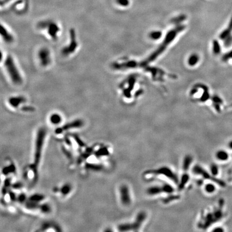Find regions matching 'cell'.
<instances>
[{"mask_svg":"<svg viewBox=\"0 0 232 232\" xmlns=\"http://www.w3.org/2000/svg\"><path fill=\"white\" fill-rule=\"evenodd\" d=\"M224 205V201L221 199L219 201V207L215 208L212 211L201 213V217L198 221L197 226L201 229H206L213 223L220 220L223 216L222 208Z\"/></svg>","mask_w":232,"mask_h":232,"instance_id":"1","label":"cell"},{"mask_svg":"<svg viewBox=\"0 0 232 232\" xmlns=\"http://www.w3.org/2000/svg\"><path fill=\"white\" fill-rule=\"evenodd\" d=\"M143 176L146 179L149 180L157 177L166 178L177 185L180 182L177 175L168 167H161L158 169L148 170L143 173Z\"/></svg>","mask_w":232,"mask_h":232,"instance_id":"2","label":"cell"},{"mask_svg":"<svg viewBox=\"0 0 232 232\" xmlns=\"http://www.w3.org/2000/svg\"><path fill=\"white\" fill-rule=\"evenodd\" d=\"M4 66L9 77L15 85L19 86L23 83V77L17 67L14 57L8 55L4 61Z\"/></svg>","mask_w":232,"mask_h":232,"instance_id":"3","label":"cell"},{"mask_svg":"<svg viewBox=\"0 0 232 232\" xmlns=\"http://www.w3.org/2000/svg\"><path fill=\"white\" fill-rule=\"evenodd\" d=\"M147 218L146 212L141 211L137 213L134 221L130 223L121 224L118 226V229L121 232H137L141 229Z\"/></svg>","mask_w":232,"mask_h":232,"instance_id":"4","label":"cell"},{"mask_svg":"<svg viewBox=\"0 0 232 232\" xmlns=\"http://www.w3.org/2000/svg\"><path fill=\"white\" fill-rule=\"evenodd\" d=\"M37 27L39 30L45 31L51 39L57 40L60 32V28L56 22L47 20L40 21L38 23Z\"/></svg>","mask_w":232,"mask_h":232,"instance_id":"5","label":"cell"},{"mask_svg":"<svg viewBox=\"0 0 232 232\" xmlns=\"http://www.w3.org/2000/svg\"><path fill=\"white\" fill-rule=\"evenodd\" d=\"M46 132L44 129H41L38 132L37 139L36 141V146L34 155V165L33 167L36 168L38 163H39L40 157L41 154V151L43 149V144L45 137Z\"/></svg>","mask_w":232,"mask_h":232,"instance_id":"6","label":"cell"},{"mask_svg":"<svg viewBox=\"0 0 232 232\" xmlns=\"http://www.w3.org/2000/svg\"><path fill=\"white\" fill-rule=\"evenodd\" d=\"M69 43L61 49V54L63 57H68L73 54L79 47L76 32L73 28L69 31Z\"/></svg>","mask_w":232,"mask_h":232,"instance_id":"7","label":"cell"},{"mask_svg":"<svg viewBox=\"0 0 232 232\" xmlns=\"http://www.w3.org/2000/svg\"><path fill=\"white\" fill-rule=\"evenodd\" d=\"M192 172L196 175L200 176L205 180H208L215 182L221 187L226 186V183L224 181L213 176L211 174H210L209 172H207L199 165H196L193 167L192 169Z\"/></svg>","mask_w":232,"mask_h":232,"instance_id":"8","label":"cell"},{"mask_svg":"<svg viewBox=\"0 0 232 232\" xmlns=\"http://www.w3.org/2000/svg\"><path fill=\"white\" fill-rule=\"evenodd\" d=\"M175 192L174 186L169 184H164L162 185H154L150 186L147 190V193L149 196H154L161 193L172 194Z\"/></svg>","mask_w":232,"mask_h":232,"instance_id":"9","label":"cell"},{"mask_svg":"<svg viewBox=\"0 0 232 232\" xmlns=\"http://www.w3.org/2000/svg\"><path fill=\"white\" fill-rule=\"evenodd\" d=\"M37 55L41 66L46 67L51 63V53L47 47L41 48L38 52Z\"/></svg>","mask_w":232,"mask_h":232,"instance_id":"10","label":"cell"},{"mask_svg":"<svg viewBox=\"0 0 232 232\" xmlns=\"http://www.w3.org/2000/svg\"><path fill=\"white\" fill-rule=\"evenodd\" d=\"M120 201L124 206H129L132 203V196L129 186L124 184L119 189Z\"/></svg>","mask_w":232,"mask_h":232,"instance_id":"11","label":"cell"},{"mask_svg":"<svg viewBox=\"0 0 232 232\" xmlns=\"http://www.w3.org/2000/svg\"><path fill=\"white\" fill-rule=\"evenodd\" d=\"M83 125V121L81 119H76L71 121L70 123L66 124L65 126L62 127H60L55 130V133L57 134H59L60 133L63 132L65 131L69 130V129H77L82 127Z\"/></svg>","mask_w":232,"mask_h":232,"instance_id":"12","label":"cell"},{"mask_svg":"<svg viewBox=\"0 0 232 232\" xmlns=\"http://www.w3.org/2000/svg\"><path fill=\"white\" fill-rule=\"evenodd\" d=\"M26 98L23 96H14L8 98V104L12 108H18L22 104L26 102Z\"/></svg>","mask_w":232,"mask_h":232,"instance_id":"13","label":"cell"},{"mask_svg":"<svg viewBox=\"0 0 232 232\" xmlns=\"http://www.w3.org/2000/svg\"><path fill=\"white\" fill-rule=\"evenodd\" d=\"M1 36L3 41L7 44H10L14 41V38L12 34L9 31L6 26L1 24Z\"/></svg>","mask_w":232,"mask_h":232,"instance_id":"14","label":"cell"},{"mask_svg":"<svg viewBox=\"0 0 232 232\" xmlns=\"http://www.w3.org/2000/svg\"><path fill=\"white\" fill-rule=\"evenodd\" d=\"M232 31V16L231 20L229 21L228 26L225 29L220 35V38L222 40H225L227 38L231 36V33Z\"/></svg>","mask_w":232,"mask_h":232,"instance_id":"15","label":"cell"},{"mask_svg":"<svg viewBox=\"0 0 232 232\" xmlns=\"http://www.w3.org/2000/svg\"><path fill=\"white\" fill-rule=\"evenodd\" d=\"M215 156L218 160L225 161L228 159L229 154L224 150H220L216 153Z\"/></svg>","mask_w":232,"mask_h":232,"instance_id":"16","label":"cell"},{"mask_svg":"<svg viewBox=\"0 0 232 232\" xmlns=\"http://www.w3.org/2000/svg\"><path fill=\"white\" fill-rule=\"evenodd\" d=\"M49 121L52 124L57 125L61 122L62 118L58 113H53L49 117Z\"/></svg>","mask_w":232,"mask_h":232,"instance_id":"17","label":"cell"},{"mask_svg":"<svg viewBox=\"0 0 232 232\" xmlns=\"http://www.w3.org/2000/svg\"><path fill=\"white\" fill-rule=\"evenodd\" d=\"M204 190L207 193H212L215 191V186L213 184H206L204 186Z\"/></svg>","mask_w":232,"mask_h":232,"instance_id":"18","label":"cell"},{"mask_svg":"<svg viewBox=\"0 0 232 232\" xmlns=\"http://www.w3.org/2000/svg\"><path fill=\"white\" fill-rule=\"evenodd\" d=\"M210 172L215 177L217 176L219 173V168L218 166L215 164H211V166H210Z\"/></svg>","mask_w":232,"mask_h":232,"instance_id":"19","label":"cell"},{"mask_svg":"<svg viewBox=\"0 0 232 232\" xmlns=\"http://www.w3.org/2000/svg\"><path fill=\"white\" fill-rule=\"evenodd\" d=\"M116 2L118 5L123 7H127L129 4V0H116Z\"/></svg>","mask_w":232,"mask_h":232,"instance_id":"20","label":"cell"},{"mask_svg":"<svg viewBox=\"0 0 232 232\" xmlns=\"http://www.w3.org/2000/svg\"><path fill=\"white\" fill-rule=\"evenodd\" d=\"M213 52L215 54H218L220 52V47L217 41H215L213 43Z\"/></svg>","mask_w":232,"mask_h":232,"instance_id":"21","label":"cell"},{"mask_svg":"<svg viewBox=\"0 0 232 232\" xmlns=\"http://www.w3.org/2000/svg\"><path fill=\"white\" fill-rule=\"evenodd\" d=\"M70 190H71L70 186L68 185H64V186L62 187L61 192L63 193V194L65 195V194H67V193L69 192Z\"/></svg>","mask_w":232,"mask_h":232,"instance_id":"22","label":"cell"},{"mask_svg":"<svg viewBox=\"0 0 232 232\" xmlns=\"http://www.w3.org/2000/svg\"><path fill=\"white\" fill-rule=\"evenodd\" d=\"M229 59H232V51L225 55L223 57V61H226Z\"/></svg>","mask_w":232,"mask_h":232,"instance_id":"23","label":"cell"},{"mask_svg":"<svg viewBox=\"0 0 232 232\" xmlns=\"http://www.w3.org/2000/svg\"><path fill=\"white\" fill-rule=\"evenodd\" d=\"M197 62V58L196 56H193L190 58V61H189V63L190 65H193V64L194 65L195 63H196Z\"/></svg>","mask_w":232,"mask_h":232,"instance_id":"24","label":"cell"},{"mask_svg":"<svg viewBox=\"0 0 232 232\" xmlns=\"http://www.w3.org/2000/svg\"><path fill=\"white\" fill-rule=\"evenodd\" d=\"M161 36V33L160 32H154L153 33H152L151 36H152V38L154 39H156L157 38L159 37H160V36Z\"/></svg>","mask_w":232,"mask_h":232,"instance_id":"25","label":"cell"},{"mask_svg":"<svg viewBox=\"0 0 232 232\" xmlns=\"http://www.w3.org/2000/svg\"><path fill=\"white\" fill-rule=\"evenodd\" d=\"M212 231L214 232H223L224 231V229L223 228L220 227H219L215 228Z\"/></svg>","mask_w":232,"mask_h":232,"instance_id":"26","label":"cell"},{"mask_svg":"<svg viewBox=\"0 0 232 232\" xmlns=\"http://www.w3.org/2000/svg\"><path fill=\"white\" fill-rule=\"evenodd\" d=\"M228 146H229V147L231 148V149H232V141H231L230 143H229V144H228Z\"/></svg>","mask_w":232,"mask_h":232,"instance_id":"27","label":"cell"}]
</instances>
